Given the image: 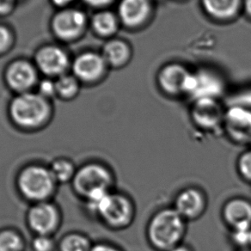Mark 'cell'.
Wrapping results in <instances>:
<instances>
[{"mask_svg": "<svg viewBox=\"0 0 251 251\" xmlns=\"http://www.w3.org/2000/svg\"><path fill=\"white\" fill-rule=\"evenodd\" d=\"M84 4H87L91 7L101 10V9H108L113 3H115L117 0H83Z\"/></svg>", "mask_w": 251, "mask_h": 251, "instance_id": "31", "label": "cell"}, {"mask_svg": "<svg viewBox=\"0 0 251 251\" xmlns=\"http://www.w3.org/2000/svg\"><path fill=\"white\" fill-rule=\"evenodd\" d=\"M115 176L101 161H87L77 167L71 182L74 194L89 206L115 190Z\"/></svg>", "mask_w": 251, "mask_h": 251, "instance_id": "2", "label": "cell"}, {"mask_svg": "<svg viewBox=\"0 0 251 251\" xmlns=\"http://www.w3.org/2000/svg\"><path fill=\"white\" fill-rule=\"evenodd\" d=\"M15 185L18 195L30 204L52 201L59 187L49 165L36 162L18 171Z\"/></svg>", "mask_w": 251, "mask_h": 251, "instance_id": "4", "label": "cell"}, {"mask_svg": "<svg viewBox=\"0 0 251 251\" xmlns=\"http://www.w3.org/2000/svg\"><path fill=\"white\" fill-rule=\"evenodd\" d=\"M191 71L180 62H169L159 68L156 83L161 93L169 98L185 97L186 84Z\"/></svg>", "mask_w": 251, "mask_h": 251, "instance_id": "9", "label": "cell"}, {"mask_svg": "<svg viewBox=\"0 0 251 251\" xmlns=\"http://www.w3.org/2000/svg\"><path fill=\"white\" fill-rule=\"evenodd\" d=\"M188 221L173 206L164 207L152 214L147 226V242L156 251H170L182 244Z\"/></svg>", "mask_w": 251, "mask_h": 251, "instance_id": "3", "label": "cell"}, {"mask_svg": "<svg viewBox=\"0 0 251 251\" xmlns=\"http://www.w3.org/2000/svg\"><path fill=\"white\" fill-rule=\"evenodd\" d=\"M58 241L54 236L35 235L30 242L32 251H57Z\"/></svg>", "mask_w": 251, "mask_h": 251, "instance_id": "25", "label": "cell"}, {"mask_svg": "<svg viewBox=\"0 0 251 251\" xmlns=\"http://www.w3.org/2000/svg\"><path fill=\"white\" fill-rule=\"evenodd\" d=\"M35 66L46 77L58 78L67 74L72 66V60L62 48L57 45H45L35 52Z\"/></svg>", "mask_w": 251, "mask_h": 251, "instance_id": "11", "label": "cell"}, {"mask_svg": "<svg viewBox=\"0 0 251 251\" xmlns=\"http://www.w3.org/2000/svg\"><path fill=\"white\" fill-rule=\"evenodd\" d=\"M14 42V36L11 29L4 26L0 25V55L7 52Z\"/></svg>", "mask_w": 251, "mask_h": 251, "instance_id": "28", "label": "cell"}, {"mask_svg": "<svg viewBox=\"0 0 251 251\" xmlns=\"http://www.w3.org/2000/svg\"><path fill=\"white\" fill-rule=\"evenodd\" d=\"M108 67L120 69L129 64L133 57V49L123 39H109L105 42L101 51Z\"/></svg>", "mask_w": 251, "mask_h": 251, "instance_id": "19", "label": "cell"}, {"mask_svg": "<svg viewBox=\"0 0 251 251\" xmlns=\"http://www.w3.org/2000/svg\"><path fill=\"white\" fill-rule=\"evenodd\" d=\"M170 251H196L194 250V248L189 245V244H185L184 242L182 244H179L176 247L172 249Z\"/></svg>", "mask_w": 251, "mask_h": 251, "instance_id": "34", "label": "cell"}, {"mask_svg": "<svg viewBox=\"0 0 251 251\" xmlns=\"http://www.w3.org/2000/svg\"><path fill=\"white\" fill-rule=\"evenodd\" d=\"M49 167L59 185L71 184L77 169L74 161L66 157H56L49 164Z\"/></svg>", "mask_w": 251, "mask_h": 251, "instance_id": "21", "label": "cell"}, {"mask_svg": "<svg viewBox=\"0 0 251 251\" xmlns=\"http://www.w3.org/2000/svg\"><path fill=\"white\" fill-rule=\"evenodd\" d=\"M226 110L219 99L198 98L193 101L190 118L197 128L211 132L224 124Z\"/></svg>", "mask_w": 251, "mask_h": 251, "instance_id": "8", "label": "cell"}, {"mask_svg": "<svg viewBox=\"0 0 251 251\" xmlns=\"http://www.w3.org/2000/svg\"><path fill=\"white\" fill-rule=\"evenodd\" d=\"M4 81L17 95L30 92L38 84V70L35 64L28 60L16 59L4 72Z\"/></svg>", "mask_w": 251, "mask_h": 251, "instance_id": "14", "label": "cell"}, {"mask_svg": "<svg viewBox=\"0 0 251 251\" xmlns=\"http://www.w3.org/2000/svg\"><path fill=\"white\" fill-rule=\"evenodd\" d=\"M208 206L206 192L198 187L182 188L175 197L173 207L186 221H196L205 214Z\"/></svg>", "mask_w": 251, "mask_h": 251, "instance_id": "13", "label": "cell"}, {"mask_svg": "<svg viewBox=\"0 0 251 251\" xmlns=\"http://www.w3.org/2000/svg\"><path fill=\"white\" fill-rule=\"evenodd\" d=\"M91 251H123L121 248L115 244L108 242H98L94 243Z\"/></svg>", "mask_w": 251, "mask_h": 251, "instance_id": "30", "label": "cell"}, {"mask_svg": "<svg viewBox=\"0 0 251 251\" xmlns=\"http://www.w3.org/2000/svg\"><path fill=\"white\" fill-rule=\"evenodd\" d=\"M86 208L105 226L113 230L128 228L136 216V206L133 199L125 193L116 190L108 193Z\"/></svg>", "mask_w": 251, "mask_h": 251, "instance_id": "5", "label": "cell"}, {"mask_svg": "<svg viewBox=\"0 0 251 251\" xmlns=\"http://www.w3.org/2000/svg\"><path fill=\"white\" fill-rule=\"evenodd\" d=\"M25 220L34 236H54L62 225V212L52 201L30 204Z\"/></svg>", "mask_w": 251, "mask_h": 251, "instance_id": "6", "label": "cell"}, {"mask_svg": "<svg viewBox=\"0 0 251 251\" xmlns=\"http://www.w3.org/2000/svg\"><path fill=\"white\" fill-rule=\"evenodd\" d=\"M108 68L101 52L95 51H86L78 54L72 60L71 66L73 75L80 83L86 84H97L103 79Z\"/></svg>", "mask_w": 251, "mask_h": 251, "instance_id": "10", "label": "cell"}, {"mask_svg": "<svg viewBox=\"0 0 251 251\" xmlns=\"http://www.w3.org/2000/svg\"><path fill=\"white\" fill-rule=\"evenodd\" d=\"M243 13L251 21V0H243Z\"/></svg>", "mask_w": 251, "mask_h": 251, "instance_id": "33", "label": "cell"}, {"mask_svg": "<svg viewBox=\"0 0 251 251\" xmlns=\"http://www.w3.org/2000/svg\"><path fill=\"white\" fill-rule=\"evenodd\" d=\"M116 13L122 27L135 31L149 24L154 3L151 0H119Z\"/></svg>", "mask_w": 251, "mask_h": 251, "instance_id": "12", "label": "cell"}, {"mask_svg": "<svg viewBox=\"0 0 251 251\" xmlns=\"http://www.w3.org/2000/svg\"><path fill=\"white\" fill-rule=\"evenodd\" d=\"M224 224L230 232L251 230V201L237 196L224 203L221 210Z\"/></svg>", "mask_w": 251, "mask_h": 251, "instance_id": "16", "label": "cell"}, {"mask_svg": "<svg viewBox=\"0 0 251 251\" xmlns=\"http://www.w3.org/2000/svg\"><path fill=\"white\" fill-rule=\"evenodd\" d=\"M93 244L86 234L71 231L58 241L57 251H91Z\"/></svg>", "mask_w": 251, "mask_h": 251, "instance_id": "22", "label": "cell"}, {"mask_svg": "<svg viewBox=\"0 0 251 251\" xmlns=\"http://www.w3.org/2000/svg\"><path fill=\"white\" fill-rule=\"evenodd\" d=\"M223 126L237 140L251 136V110L242 105H234L226 110Z\"/></svg>", "mask_w": 251, "mask_h": 251, "instance_id": "17", "label": "cell"}, {"mask_svg": "<svg viewBox=\"0 0 251 251\" xmlns=\"http://www.w3.org/2000/svg\"><path fill=\"white\" fill-rule=\"evenodd\" d=\"M92 30L100 38H114L122 26L116 12L108 9L98 10L91 19Z\"/></svg>", "mask_w": 251, "mask_h": 251, "instance_id": "20", "label": "cell"}, {"mask_svg": "<svg viewBox=\"0 0 251 251\" xmlns=\"http://www.w3.org/2000/svg\"><path fill=\"white\" fill-rule=\"evenodd\" d=\"M226 82L220 72L211 67H201L193 72V91L190 98H219L225 93Z\"/></svg>", "mask_w": 251, "mask_h": 251, "instance_id": "15", "label": "cell"}, {"mask_svg": "<svg viewBox=\"0 0 251 251\" xmlns=\"http://www.w3.org/2000/svg\"><path fill=\"white\" fill-rule=\"evenodd\" d=\"M27 243L25 236L12 227L0 229V251H25Z\"/></svg>", "mask_w": 251, "mask_h": 251, "instance_id": "23", "label": "cell"}, {"mask_svg": "<svg viewBox=\"0 0 251 251\" xmlns=\"http://www.w3.org/2000/svg\"><path fill=\"white\" fill-rule=\"evenodd\" d=\"M88 24L84 11L69 7L59 10L52 16L50 27L56 38L62 42H73L84 35Z\"/></svg>", "mask_w": 251, "mask_h": 251, "instance_id": "7", "label": "cell"}, {"mask_svg": "<svg viewBox=\"0 0 251 251\" xmlns=\"http://www.w3.org/2000/svg\"><path fill=\"white\" fill-rule=\"evenodd\" d=\"M237 171L244 181L251 184V148L244 151L237 157Z\"/></svg>", "mask_w": 251, "mask_h": 251, "instance_id": "26", "label": "cell"}, {"mask_svg": "<svg viewBox=\"0 0 251 251\" xmlns=\"http://www.w3.org/2000/svg\"><path fill=\"white\" fill-rule=\"evenodd\" d=\"M36 87L39 94L42 95V97L47 99L52 100V98L57 97L55 80H52V78L46 77L44 79L39 81Z\"/></svg>", "mask_w": 251, "mask_h": 251, "instance_id": "27", "label": "cell"}, {"mask_svg": "<svg viewBox=\"0 0 251 251\" xmlns=\"http://www.w3.org/2000/svg\"><path fill=\"white\" fill-rule=\"evenodd\" d=\"M249 248L251 249V232H250V244H249Z\"/></svg>", "mask_w": 251, "mask_h": 251, "instance_id": "36", "label": "cell"}, {"mask_svg": "<svg viewBox=\"0 0 251 251\" xmlns=\"http://www.w3.org/2000/svg\"><path fill=\"white\" fill-rule=\"evenodd\" d=\"M237 251H251V249L250 248H245V249H239Z\"/></svg>", "mask_w": 251, "mask_h": 251, "instance_id": "35", "label": "cell"}, {"mask_svg": "<svg viewBox=\"0 0 251 251\" xmlns=\"http://www.w3.org/2000/svg\"><path fill=\"white\" fill-rule=\"evenodd\" d=\"M201 6L207 18L220 24L234 21L243 13V0H201Z\"/></svg>", "mask_w": 251, "mask_h": 251, "instance_id": "18", "label": "cell"}, {"mask_svg": "<svg viewBox=\"0 0 251 251\" xmlns=\"http://www.w3.org/2000/svg\"><path fill=\"white\" fill-rule=\"evenodd\" d=\"M53 116L51 100L38 92L16 95L8 106V117L19 131L35 133L44 129Z\"/></svg>", "mask_w": 251, "mask_h": 251, "instance_id": "1", "label": "cell"}, {"mask_svg": "<svg viewBox=\"0 0 251 251\" xmlns=\"http://www.w3.org/2000/svg\"><path fill=\"white\" fill-rule=\"evenodd\" d=\"M18 0H0V16H7L14 11Z\"/></svg>", "mask_w": 251, "mask_h": 251, "instance_id": "29", "label": "cell"}, {"mask_svg": "<svg viewBox=\"0 0 251 251\" xmlns=\"http://www.w3.org/2000/svg\"><path fill=\"white\" fill-rule=\"evenodd\" d=\"M180 1H184V0H180Z\"/></svg>", "mask_w": 251, "mask_h": 251, "instance_id": "38", "label": "cell"}, {"mask_svg": "<svg viewBox=\"0 0 251 251\" xmlns=\"http://www.w3.org/2000/svg\"><path fill=\"white\" fill-rule=\"evenodd\" d=\"M80 84L79 80L73 74H65L56 78L57 98L64 101L73 100L79 93Z\"/></svg>", "mask_w": 251, "mask_h": 251, "instance_id": "24", "label": "cell"}, {"mask_svg": "<svg viewBox=\"0 0 251 251\" xmlns=\"http://www.w3.org/2000/svg\"><path fill=\"white\" fill-rule=\"evenodd\" d=\"M52 5L58 8L59 10L69 8L70 4L74 2V0H50Z\"/></svg>", "mask_w": 251, "mask_h": 251, "instance_id": "32", "label": "cell"}, {"mask_svg": "<svg viewBox=\"0 0 251 251\" xmlns=\"http://www.w3.org/2000/svg\"><path fill=\"white\" fill-rule=\"evenodd\" d=\"M153 3H156V2H159V1H162V0H151Z\"/></svg>", "mask_w": 251, "mask_h": 251, "instance_id": "37", "label": "cell"}]
</instances>
